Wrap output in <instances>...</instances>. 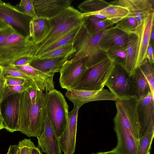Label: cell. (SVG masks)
<instances>
[{
    "instance_id": "obj_17",
    "label": "cell",
    "mask_w": 154,
    "mask_h": 154,
    "mask_svg": "<svg viewBox=\"0 0 154 154\" xmlns=\"http://www.w3.org/2000/svg\"><path fill=\"white\" fill-rule=\"evenodd\" d=\"M38 147L46 154H62L58 138L50 122L45 116L44 130L41 135L37 137Z\"/></svg>"
},
{
    "instance_id": "obj_36",
    "label": "cell",
    "mask_w": 154,
    "mask_h": 154,
    "mask_svg": "<svg viewBox=\"0 0 154 154\" xmlns=\"http://www.w3.org/2000/svg\"><path fill=\"white\" fill-rule=\"evenodd\" d=\"M28 86L27 85H6L3 101L11 95L15 94L21 93L25 91L26 88Z\"/></svg>"
},
{
    "instance_id": "obj_22",
    "label": "cell",
    "mask_w": 154,
    "mask_h": 154,
    "mask_svg": "<svg viewBox=\"0 0 154 154\" xmlns=\"http://www.w3.org/2000/svg\"><path fill=\"white\" fill-rule=\"evenodd\" d=\"M14 66L22 72L43 84L45 87V93L54 89L53 79L54 75L46 74L35 69L31 66L30 63Z\"/></svg>"
},
{
    "instance_id": "obj_26",
    "label": "cell",
    "mask_w": 154,
    "mask_h": 154,
    "mask_svg": "<svg viewBox=\"0 0 154 154\" xmlns=\"http://www.w3.org/2000/svg\"><path fill=\"white\" fill-rule=\"evenodd\" d=\"M82 26L91 35H94L103 30L112 27L114 23L106 19H101L92 16L83 17Z\"/></svg>"
},
{
    "instance_id": "obj_42",
    "label": "cell",
    "mask_w": 154,
    "mask_h": 154,
    "mask_svg": "<svg viewBox=\"0 0 154 154\" xmlns=\"http://www.w3.org/2000/svg\"><path fill=\"white\" fill-rule=\"evenodd\" d=\"M6 154H20V150L18 144L11 145Z\"/></svg>"
},
{
    "instance_id": "obj_21",
    "label": "cell",
    "mask_w": 154,
    "mask_h": 154,
    "mask_svg": "<svg viewBox=\"0 0 154 154\" xmlns=\"http://www.w3.org/2000/svg\"><path fill=\"white\" fill-rule=\"evenodd\" d=\"M69 57H63L48 60H34L30 64L35 69L46 74L54 75L60 72L64 63Z\"/></svg>"
},
{
    "instance_id": "obj_32",
    "label": "cell",
    "mask_w": 154,
    "mask_h": 154,
    "mask_svg": "<svg viewBox=\"0 0 154 154\" xmlns=\"http://www.w3.org/2000/svg\"><path fill=\"white\" fill-rule=\"evenodd\" d=\"M149 84L150 93L153 99H154V73L153 66L151 65L145 59L139 67Z\"/></svg>"
},
{
    "instance_id": "obj_31",
    "label": "cell",
    "mask_w": 154,
    "mask_h": 154,
    "mask_svg": "<svg viewBox=\"0 0 154 154\" xmlns=\"http://www.w3.org/2000/svg\"><path fill=\"white\" fill-rule=\"evenodd\" d=\"M109 5V2L103 0H86L77 6L82 13L88 14L100 11Z\"/></svg>"
},
{
    "instance_id": "obj_11",
    "label": "cell",
    "mask_w": 154,
    "mask_h": 154,
    "mask_svg": "<svg viewBox=\"0 0 154 154\" xmlns=\"http://www.w3.org/2000/svg\"><path fill=\"white\" fill-rule=\"evenodd\" d=\"M65 96L71 101L74 106L79 109L84 104L91 102L101 100L116 101L118 99L109 91L71 89L67 90Z\"/></svg>"
},
{
    "instance_id": "obj_34",
    "label": "cell",
    "mask_w": 154,
    "mask_h": 154,
    "mask_svg": "<svg viewBox=\"0 0 154 154\" xmlns=\"http://www.w3.org/2000/svg\"><path fill=\"white\" fill-rule=\"evenodd\" d=\"M126 47H122L109 49L106 51V55L115 63L124 66L126 58Z\"/></svg>"
},
{
    "instance_id": "obj_40",
    "label": "cell",
    "mask_w": 154,
    "mask_h": 154,
    "mask_svg": "<svg viewBox=\"0 0 154 154\" xmlns=\"http://www.w3.org/2000/svg\"><path fill=\"white\" fill-rule=\"evenodd\" d=\"M153 47L150 43L146 51V58L149 63L152 65H154V54Z\"/></svg>"
},
{
    "instance_id": "obj_14",
    "label": "cell",
    "mask_w": 154,
    "mask_h": 154,
    "mask_svg": "<svg viewBox=\"0 0 154 154\" xmlns=\"http://www.w3.org/2000/svg\"><path fill=\"white\" fill-rule=\"evenodd\" d=\"M79 110L74 106L69 112L67 124L59 138L61 151L64 154H73L75 152Z\"/></svg>"
},
{
    "instance_id": "obj_44",
    "label": "cell",
    "mask_w": 154,
    "mask_h": 154,
    "mask_svg": "<svg viewBox=\"0 0 154 154\" xmlns=\"http://www.w3.org/2000/svg\"><path fill=\"white\" fill-rule=\"evenodd\" d=\"M154 26H152L151 32L150 36V43L153 47L154 40Z\"/></svg>"
},
{
    "instance_id": "obj_7",
    "label": "cell",
    "mask_w": 154,
    "mask_h": 154,
    "mask_svg": "<svg viewBox=\"0 0 154 154\" xmlns=\"http://www.w3.org/2000/svg\"><path fill=\"white\" fill-rule=\"evenodd\" d=\"M114 62L107 57L87 69L74 89L102 90L114 68Z\"/></svg>"
},
{
    "instance_id": "obj_37",
    "label": "cell",
    "mask_w": 154,
    "mask_h": 154,
    "mask_svg": "<svg viewBox=\"0 0 154 154\" xmlns=\"http://www.w3.org/2000/svg\"><path fill=\"white\" fill-rule=\"evenodd\" d=\"M34 144L31 139H24L18 144L20 154H31L32 147Z\"/></svg>"
},
{
    "instance_id": "obj_30",
    "label": "cell",
    "mask_w": 154,
    "mask_h": 154,
    "mask_svg": "<svg viewBox=\"0 0 154 154\" xmlns=\"http://www.w3.org/2000/svg\"><path fill=\"white\" fill-rule=\"evenodd\" d=\"M154 137V124L149 125L140 137L137 154H150Z\"/></svg>"
},
{
    "instance_id": "obj_24",
    "label": "cell",
    "mask_w": 154,
    "mask_h": 154,
    "mask_svg": "<svg viewBox=\"0 0 154 154\" xmlns=\"http://www.w3.org/2000/svg\"><path fill=\"white\" fill-rule=\"evenodd\" d=\"M137 39L138 36L136 32L128 35L126 58L124 67L130 76L134 73L136 69L135 57Z\"/></svg>"
},
{
    "instance_id": "obj_27",
    "label": "cell",
    "mask_w": 154,
    "mask_h": 154,
    "mask_svg": "<svg viewBox=\"0 0 154 154\" xmlns=\"http://www.w3.org/2000/svg\"><path fill=\"white\" fill-rule=\"evenodd\" d=\"M82 26V25L73 29L64 34L42 49L35 56L67 44L74 43Z\"/></svg>"
},
{
    "instance_id": "obj_8",
    "label": "cell",
    "mask_w": 154,
    "mask_h": 154,
    "mask_svg": "<svg viewBox=\"0 0 154 154\" xmlns=\"http://www.w3.org/2000/svg\"><path fill=\"white\" fill-rule=\"evenodd\" d=\"M105 86L118 99L135 97L131 76L119 64L115 63Z\"/></svg>"
},
{
    "instance_id": "obj_19",
    "label": "cell",
    "mask_w": 154,
    "mask_h": 154,
    "mask_svg": "<svg viewBox=\"0 0 154 154\" xmlns=\"http://www.w3.org/2000/svg\"><path fill=\"white\" fill-rule=\"evenodd\" d=\"M128 35L116 26L110 28L101 39L99 48L106 52L115 48L126 47Z\"/></svg>"
},
{
    "instance_id": "obj_28",
    "label": "cell",
    "mask_w": 154,
    "mask_h": 154,
    "mask_svg": "<svg viewBox=\"0 0 154 154\" xmlns=\"http://www.w3.org/2000/svg\"><path fill=\"white\" fill-rule=\"evenodd\" d=\"M4 76H9L21 78L26 79L29 86L35 87L39 90L45 91L44 85L37 81L33 78L22 72L14 66L11 64H0Z\"/></svg>"
},
{
    "instance_id": "obj_39",
    "label": "cell",
    "mask_w": 154,
    "mask_h": 154,
    "mask_svg": "<svg viewBox=\"0 0 154 154\" xmlns=\"http://www.w3.org/2000/svg\"><path fill=\"white\" fill-rule=\"evenodd\" d=\"M5 86V77L0 64V107L3 101Z\"/></svg>"
},
{
    "instance_id": "obj_23",
    "label": "cell",
    "mask_w": 154,
    "mask_h": 154,
    "mask_svg": "<svg viewBox=\"0 0 154 154\" xmlns=\"http://www.w3.org/2000/svg\"><path fill=\"white\" fill-rule=\"evenodd\" d=\"M131 76L133 91L135 98L138 100L142 99L150 93L148 82L140 67L136 69Z\"/></svg>"
},
{
    "instance_id": "obj_2",
    "label": "cell",
    "mask_w": 154,
    "mask_h": 154,
    "mask_svg": "<svg viewBox=\"0 0 154 154\" xmlns=\"http://www.w3.org/2000/svg\"><path fill=\"white\" fill-rule=\"evenodd\" d=\"M46 115L43 91L34 99L26 91L20 93L18 131L29 137H39L44 130Z\"/></svg>"
},
{
    "instance_id": "obj_1",
    "label": "cell",
    "mask_w": 154,
    "mask_h": 154,
    "mask_svg": "<svg viewBox=\"0 0 154 154\" xmlns=\"http://www.w3.org/2000/svg\"><path fill=\"white\" fill-rule=\"evenodd\" d=\"M116 105L113 120L117 143L112 150L116 154H137L140 132L137 104L126 101Z\"/></svg>"
},
{
    "instance_id": "obj_45",
    "label": "cell",
    "mask_w": 154,
    "mask_h": 154,
    "mask_svg": "<svg viewBox=\"0 0 154 154\" xmlns=\"http://www.w3.org/2000/svg\"><path fill=\"white\" fill-rule=\"evenodd\" d=\"M8 25L4 21L0 19V32L6 28Z\"/></svg>"
},
{
    "instance_id": "obj_5",
    "label": "cell",
    "mask_w": 154,
    "mask_h": 154,
    "mask_svg": "<svg viewBox=\"0 0 154 154\" xmlns=\"http://www.w3.org/2000/svg\"><path fill=\"white\" fill-rule=\"evenodd\" d=\"M82 13L70 6L57 16L49 19L51 30L39 45L37 46L35 57L42 49L76 27L82 25Z\"/></svg>"
},
{
    "instance_id": "obj_33",
    "label": "cell",
    "mask_w": 154,
    "mask_h": 154,
    "mask_svg": "<svg viewBox=\"0 0 154 154\" xmlns=\"http://www.w3.org/2000/svg\"><path fill=\"white\" fill-rule=\"evenodd\" d=\"M117 27L128 35L135 32L136 28L138 25L136 20L133 17L127 16L116 24Z\"/></svg>"
},
{
    "instance_id": "obj_4",
    "label": "cell",
    "mask_w": 154,
    "mask_h": 154,
    "mask_svg": "<svg viewBox=\"0 0 154 154\" xmlns=\"http://www.w3.org/2000/svg\"><path fill=\"white\" fill-rule=\"evenodd\" d=\"M36 47L29 35H23L16 29L0 44V64H11L23 58H33Z\"/></svg>"
},
{
    "instance_id": "obj_9",
    "label": "cell",
    "mask_w": 154,
    "mask_h": 154,
    "mask_svg": "<svg viewBox=\"0 0 154 154\" xmlns=\"http://www.w3.org/2000/svg\"><path fill=\"white\" fill-rule=\"evenodd\" d=\"M154 12L143 18L136 28L138 36L135 57V67L139 68L145 60L147 48L150 44V36L154 26Z\"/></svg>"
},
{
    "instance_id": "obj_25",
    "label": "cell",
    "mask_w": 154,
    "mask_h": 154,
    "mask_svg": "<svg viewBox=\"0 0 154 154\" xmlns=\"http://www.w3.org/2000/svg\"><path fill=\"white\" fill-rule=\"evenodd\" d=\"M129 14V11L125 8L109 4L100 11L91 13H82V16L83 17L95 14L100 15L116 24L122 18L127 16Z\"/></svg>"
},
{
    "instance_id": "obj_18",
    "label": "cell",
    "mask_w": 154,
    "mask_h": 154,
    "mask_svg": "<svg viewBox=\"0 0 154 154\" xmlns=\"http://www.w3.org/2000/svg\"><path fill=\"white\" fill-rule=\"evenodd\" d=\"M137 111L140 127V137L150 125L154 124V99L150 93L138 100Z\"/></svg>"
},
{
    "instance_id": "obj_13",
    "label": "cell",
    "mask_w": 154,
    "mask_h": 154,
    "mask_svg": "<svg viewBox=\"0 0 154 154\" xmlns=\"http://www.w3.org/2000/svg\"><path fill=\"white\" fill-rule=\"evenodd\" d=\"M0 19L29 35V23L32 19L18 10L15 6L2 0H0Z\"/></svg>"
},
{
    "instance_id": "obj_47",
    "label": "cell",
    "mask_w": 154,
    "mask_h": 154,
    "mask_svg": "<svg viewBox=\"0 0 154 154\" xmlns=\"http://www.w3.org/2000/svg\"><path fill=\"white\" fill-rule=\"evenodd\" d=\"M5 128L3 120L2 114L0 115V130Z\"/></svg>"
},
{
    "instance_id": "obj_12",
    "label": "cell",
    "mask_w": 154,
    "mask_h": 154,
    "mask_svg": "<svg viewBox=\"0 0 154 154\" xmlns=\"http://www.w3.org/2000/svg\"><path fill=\"white\" fill-rule=\"evenodd\" d=\"M20 93L12 94L2 102L0 106L5 128L10 132L18 131Z\"/></svg>"
},
{
    "instance_id": "obj_41",
    "label": "cell",
    "mask_w": 154,
    "mask_h": 154,
    "mask_svg": "<svg viewBox=\"0 0 154 154\" xmlns=\"http://www.w3.org/2000/svg\"><path fill=\"white\" fill-rule=\"evenodd\" d=\"M33 60V58L24 57L18 60L11 65L14 66L23 65L28 63H30Z\"/></svg>"
},
{
    "instance_id": "obj_20",
    "label": "cell",
    "mask_w": 154,
    "mask_h": 154,
    "mask_svg": "<svg viewBox=\"0 0 154 154\" xmlns=\"http://www.w3.org/2000/svg\"><path fill=\"white\" fill-rule=\"evenodd\" d=\"M51 30L49 19L38 18L32 19L29 22V35L37 46L44 41Z\"/></svg>"
},
{
    "instance_id": "obj_35",
    "label": "cell",
    "mask_w": 154,
    "mask_h": 154,
    "mask_svg": "<svg viewBox=\"0 0 154 154\" xmlns=\"http://www.w3.org/2000/svg\"><path fill=\"white\" fill-rule=\"evenodd\" d=\"M15 7L25 15L32 19L38 18L33 6L32 0H22Z\"/></svg>"
},
{
    "instance_id": "obj_38",
    "label": "cell",
    "mask_w": 154,
    "mask_h": 154,
    "mask_svg": "<svg viewBox=\"0 0 154 154\" xmlns=\"http://www.w3.org/2000/svg\"><path fill=\"white\" fill-rule=\"evenodd\" d=\"M4 77L6 86L27 85L29 86L27 81L24 79L6 76Z\"/></svg>"
},
{
    "instance_id": "obj_6",
    "label": "cell",
    "mask_w": 154,
    "mask_h": 154,
    "mask_svg": "<svg viewBox=\"0 0 154 154\" xmlns=\"http://www.w3.org/2000/svg\"><path fill=\"white\" fill-rule=\"evenodd\" d=\"M46 114L58 138L67 124L69 106L63 94L56 89L44 93Z\"/></svg>"
},
{
    "instance_id": "obj_15",
    "label": "cell",
    "mask_w": 154,
    "mask_h": 154,
    "mask_svg": "<svg viewBox=\"0 0 154 154\" xmlns=\"http://www.w3.org/2000/svg\"><path fill=\"white\" fill-rule=\"evenodd\" d=\"M154 3L153 0H116L109 2L127 9L129 12L127 16L135 18L138 25L147 15L154 12Z\"/></svg>"
},
{
    "instance_id": "obj_46",
    "label": "cell",
    "mask_w": 154,
    "mask_h": 154,
    "mask_svg": "<svg viewBox=\"0 0 154 154\" xmlns=\"http://www.w3.org/2000/svg\"><path fill=\"white\" fill-rule=\"evenodd\" d=\"M91 154H116L112 150L106 152H100L96 153H93Z\"/></svg>"
},
{
    "instance_id": "obj_48",
    "label": "cell",
    "mask_w": 154,
    "mask_h": 154,
    "mask_svg": "<svg viewBox=\"0 0 154 154\" xmlns=\"http://www.w3.org/2000/svg\"><path fill=\"white\" fill-rule=\"evenodd\" d=\"M1 114V109H0V115Z\"/></svg>"
},
{
    "instance_id": "obj_43",
    "label": "cell",
    "mask_w": 154,
    "mask_h": 154,
    "mask_svg": "<svg viewBox=\"0 0 154 154\" xmlns=\"http://www.w3.org/2000/svg\"><path fill=\"white\" fill-rule=\"evenodd\" d=\"M31 154H43L40 149L36 147L34 144L32 146L31 151Z\"/></svg>"
},
{
    "instance_id": "obj_10",
    "label": "cell",
    "mask_w": 154,
    "mask_h": 154,
    "mask_svg": "<svg viewBox=\"0 0 154 154\" xmlns=\"http://www.w3.org/2000/svg\"><path fill=\"white\" fill-rule=\"evenodd\" d=\"M87 69L83 59L67 60L60 72L59 83L61 88L67 90L73 89Z\"/></svg>"
},
{
    "instance_id": "obj_29",
    "label": "cell",
    "mask_w": 154,
    "mask_h": 154,
    "mask_svg": "<svg viewBox=\"0 0 154 154\" xmlns=\"http://www.w3.org/2000/svg\"><path fill=\"white\" fill-rule=\"evenodd\" d=\"M74 44H69L38 55L33 58L34 60H48L63 57H69L76 52Z\"/></svg>"
},
{
    "instance_id": "obj_3",
    "label": "cell",
    "mask_w": 154,
    "mask_h": 154,
    "mask_svg": "<svg viewBox=\"0 0 154 154\" xmlns=\"http://www.w3.org/2000/svg\"><path fill=\"white\" fill-rule=\"evenodd\" d=\"M110 28L91 35L82 26L74 44L76 52L69 60L74 61L83 59L88 68L107 58L106 52L100 49L99 43Z\"/></svg>"
},
{
    "instance_id": "obj_16",
    "label": "cell",
    "mask_w": 154,
    "mask_h": 154,
    "mask_svg": "<svg viewBox=\"0 0 154 154\" xmlns=\"http://www.w3.org/2000/svg\"><path fill=\"white\" fill-rule=\"evenodd\" d=\"M71 0H32L36 14L39 18L49 19L71 6Z\"/></svg>"
}]
</instances>
